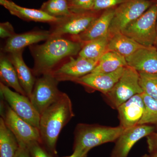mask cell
Listing matches in <instances>:
<instances>
[{"instance_id":"e575fe53","label":"cell","mask_w":157,"mask_h":157,"mask_svg":"<svg viewBox=\"0 0 157 157\" xmlns=\"http://www.w3.org/2000/svg\"><path fill=\"white\" fill-rule=\"evenodd\" d=\"M151 157H157V153L153 154H149Z\"/></svg>"},{"instance_id":"484cf974","label":"cell","mask_w":157,"mask_h":157,"mask_svg":"<svg viewBox=\"0 0 157 157\" xmlns=\"http://www.w3.org/2000/svg\"><path fill=\"white\" fill-rule=\"evenodd\" d=\"M145 109L143 116L138 125L157 124V100L142 93Z\"/></svg>"},{"instance_id":"277c9868","label":"cell","mask_w":157,"mask_h":157,"mask_svg":"<svg viewBox=\"0 0 157 157\" xmlns=\"http://www.w3.org/2000/svg\"><path fill=\"white\" fill-rule=\"evenodd\" d=\"M157 3H154L121 33L143 46H154L157 40Z\"/></svg>"},{"instance_id":"d6a6232c","label":"cell","mask_w":157,"mask_h":157,"mask_svg":"<svg viewBox=\"0 0 157 157\" xmlns=\"http://www.w3.org/2000/svg\"><path fill=\"white\" fill-rule=\"evenodd\" d=\"M14 157H31L27 147L19 146Z\"/></svg>"},{"instance_id":"3957f363","label":"cell","mask_w":157,"mask_h":157,"mask_svg":"<svg viewBox=\"0 0 157 157\" xmlns=\"http://www.w3.org/2000/svg\"><path fill=\"white\" fill-rule=\"evenodd\" d=\"M124 128L119 125L112 127L98 124L79 123L74 131L73 151H87L96 147L115 142Z\"/></svg>"},{"instance_id":"4fadbf2b","label":"cell","mask_w":157,"mask_h":157,"mask_svg":"<svg viewBox=\"0 0 157 157\" xmlns=\"http://www.w3.org/2000/svg\"><path fill=\"white\" fill-rule=\"evenodd\" d=\"M125 67L120 68L111 73H91L77 78L74 82L87 88L98 91L105 95L111 90L120 78Z\"/></svg>"},{"instance_id":"f35d334b","label":"cell","mask_w":157,"mask_h":157,"mask_svg":"<svg viewBox=\"0 0 157 157\" xmlns=\"http://www.w3.org/2000/svg\"><path fill=\"white\" fill-rule=\"evenodd\" d=\"M71 1V0H69V1Z\"/></svg>"},{"instance_id":"8fae6325","label":"cell","mask_w":157,"mask_h":157,"mask_svg":"<svg viewBox=\"0 0 157 157\" xmlns=\"http://www.w3.org/2000/svg\"><path fill=\"white\" fill-rule=\"evenodd\" d=\"M99 60L79 56L76 58L70 57L68 61L59 66L51 73L59 82H74L91 73L97 67Z\"/></svg>"},{"instance_id":"cb8c5ba5","label":"cell","mask_w":157,"mask_h":157,"mask_svg":"<svg viewBox=\"0 0 157 157\" xmlns=\"http://www.w3.org/2000/svg\"><path fill=\"white\" fill-rule=\"evenodd\" d=\"M19 145L16 137L0 118V157H14Z\"/></svg>"},{"instance_id":"5bb4252c","label":"cell","mask_w":157,"mask_h":157,"mask_svg":"<svg viewBox=\"0 0 157 157\" xmlns=\"http://www.w3.org/2000/svg\"><path fill=\"white\" fill-rule=\"evenodd\" d=\"M141 94L133 96L117 109L120 125L124 129L138 125L143 116L145 105Z\"/></svg>"},{"instance_id":"7c38bea8","label":"cell","mask_w":157,"mask_h":157,"mask_svg":"<svg viewBox=\"0 0 157 157\" xmlns=\"http://www.w3.org/2000/svg\"><path fill=\"white\" fill-rule=\"evenodd\" d=\"M155 129L154 127L146 124L124 129L115 141L109 157H128L135 144L154 132Z\"/></svg>"},{"instance_id":"4dcf8cb0","label":"cell","mask_w":157,"mask_h":157,"mask_svg":"<svg viewBox=\"0 0 157 157\" xmlns=\"http://www.w3.org/2000/svg\"><path fill=\"white\" fill-rule=\"evenodd\" d=\"M16 34L13 26L8 21L1 23L0 24V37L2 39L11 38Z\"/></svg>"},{"instance_id":"ac0fdd59","label":"cell","mask_w":157,"mask_h":157,"mask_svg":"<svg viewBox=\"0 0 157 157\" xmlns=\"http://www.w3.org/2000/svg\"><path fill=\"white\" fill-rule=\"evenodd\" d=\"M50 36L51 32L48 31H33L22 34H15L7 39L3 51L10 53L23 50L27 46L35 45L41 41H46Z\"/></svg>"},{"instance_id":"2e32d148","label":"cell","mask_w":157,"mask_h":157,"mask_svg":"<svg viewBox=\"0 0 157 157\" xmlns=\"http://www.w3.org/2000/svg\"><path fill=\"white\" fill-rule=\"evenodd\" d=\"M115 8L106 9L101 12L83 33L72 36V39L84 43L106 36L113 17Z\"/></svg>"},{"instance_id":"6da1fadb","label":"cell","mask_w":157,"mask_h":157,"mask_svg":"<svg viewBox=\"0 0 157 157\" xmlns=\"http://www.w3.org/2000/svg\"><path fill=\"white\" fill-rule=\"evenodd\" d=\"M83 43L64 37H51L41 45L30 46L33 57V71L40 76L53 72L59 63L67 58L78 54Z\"/></svg>"},{"instance_id":"ba28073f","label":"cell","mask_w":157,"mask_h":157,"mask_svg":"<svg viewBox=\"0 0 157 157\" xmlns=\"http://www.w3.org/2000/svg\"><path fill=\"white\" fill-rule=\"evenodd\" d=\"M149 0H129L116 7L108 30L111 38L138 18L153 4Z\"/></svg>"},{"instance_id":"d4e9b609","label":"cell","mask_w":157,"mask_h":157,"mask_svg":"<svg viewBox=\"0 0 157 157\" xmlns=\"http://www.w3.org/2000/svg\"><path fill=\"white\" fill-rule=\"evenodd\" d=\"M69 2V0H47L42 4L40 9L53 17H66L72 13Z\"/></svg>"},{"instance_id":"7402d4cb","label":"cell","mask_w":157,"mask_h":157,"mask_svg":"<svg viewBox=\"0 0 157 157\" xmlns=\"http://www.w3.org/2000/svg\"><path fill=\"white\" fill-rule=\"evenodd\" d=\"M128 66L125 57L114 51H107L101 57L91 73H109Z\"/></svg>"},{"instance_id":"52a82bcc","label":"cell","mask_w":157,"mask_h":157,"mask_svg":"<svg viewBox=\"0 0 157 157\" xmlns=\"http://www.w3.org/2000/svg\"><path fill=\"white\" fill-rule=\"evenodd\" d=\"M1 114L6 126L17 139L19 146L27 147L31 142L36 141L41 143L39 129L17 116L3 99L1 102Z\"/></svg>"},{"instance_id":"4316f807","label":"cell","mask_w":157,"mask_h":157,"mask_svg":"<svg viewBox=\"0 0 157 157\" xmlns=\"http://www.w3.org/2000/svg\"><path fill=\"white\" fill-rule=\"evenodd\" d=\"M139 73V84L143 93L157 100V74Z\"/></svg>"},{"instance_id":"8d00e7d4","label":"cell","mask_w":157,"mask_h":157,"mask_svg":"<svg viewBox=\"0 0 157 157\" xmlns=\"http://www.w3.org/2000/svg\"><path fill=\"white\" fill-rule=\"evenodd\" d=\"M155 45H156V48L157 49V40L156 41V43H155Z\"/></svg>"},{"instance_id":"1f68e13d","label":"cell","mask_w":157,"mask_h":157,"mask_svg":"<svg viewBox=\"0 0 157 157\" xmlns=\"http://www.w3.org/2000/svg\"><path fill=\"white\" fill-rule=\"evenodd\" d=\"M147 148L150 154L157 153V133L153 132L147 137Z\"/></svg>"},{"instance_id":"74e56055","label":"cell","mask_w":157,"mask_h":157,"mask_svg":"<svg viewBox=\"0 0 157 157\" xmlns=\"http://www.w3.org/2000/svg\"></svg>"},{"instance_id":"836d02e7","label":"cell","mask_w":157,"mask_h":157,"mask_svg":"<svg viewBox=\"0 0 157 157\" xmlns=\"http://www.w3.org/2000/svg\"><path fill=\"white\" fill-rule=\"evenodd\" d=\"M88 152L87 151H73L71 155L63 157H86Z\"/></svg>"},{"instance_id":"e0dca14e","label":"cell","mask_w":157,"mask_h":157,"mask_svg":"<svg viewBox=\"0 0 157 157\" xmlns=\"http://www.w3.org/2000/svg\"><path fill=\"white\" fill-rule=\"evenodd\" d=\"M0 5L8 10L10 14L26 21L54 24L61 17L50 16L41 9H29L18 6L11 0H0Z\"/></svg>"},{"instance_id":"30bf717a","label":"cell","mask_w":157,"mask_h":157,"mask_svg":"<svg viewBox=\"0 0 157 157\" xmlns=\"http://www.w3.org/2000/svg\"><path fill=\"white\" fill-rule=\"evenodd\" d=\"M0 92L3 100L17 116L39 129L40 115L27 97L10 89L0 83Z\"/></svg>"},{"instance_id":"d590c367","label":"cell","mask_w":157,"mask_h":157,"mask_svg":"<svg viewBox=\"0 0 157 157\" xmlns=\"http://www.w3.org/2000/svg\"><path fill=\"white\" fill-rule=\"evenodd\" d=\"M140 157H151L150 155L148 154H144L141 156Z\"/></svg>"},{"instance_id":"9c48e42d","label":"cell","mask_w":157,"mask_h":157,"mask_svg":"<svg viewBox=\"0 0 157 157\" xmlns=\"http://www.w3.org/2000/svg\"><path fill=\"white\" fill-rule=\"evenodd\" d=\"M101 11H88L72 13L66 17H61L59 21L54 24L51 31V37H63L65 35L77 36L83 33L92 23L98 18Z\"/></svg>"},{"instance_id":"f546056e","label":"cell","mask_w":157,"mask_h":157,"mask_svg":"<svg viewBox=\"0 0 157 157\" xmlns=\"http://www.w3.org/2000/svg\"><path fill=\"white\" fill-rule=\"evenodd\" d=\"M31 157H53L39 141H33L28 145Z\"/></svg>"},{"instance_id":"f1b7e54d","label":"cell","mask_w":157,"mask_h":157,"mask_svg":"<svg viewBox=\"0 0 157 157\" xmlns=\"http://www.w3.org/2000/svg\"><path fill=\"white\" fill-rule=\"evenodd\" d=\"M128 1L129 0H95L92 11H101L116 8Z\"/></svg>"},{"instance_id":"44dd1931","label":"cell","mask_w":157,"mask_h":157,"mask_svg":"<svg viewBox=\"0 0 157 157\" xmlns=\"http://www.w3.org/2000/svg\"><path fill=\"white\" fill-rule=\"evenodd\" d=\"M0 78L1 82L3 84L12 88L14 91L27 96L20 83L14 66L8 57L3 54L0 58Z\"/></svg>"},{"instance_id":"83f0119b","label":"cell","mask_w":157,"mask_h":157,"mask_svg":"<svg viewBox=\"0 0 157 157\" xmlns=\"http://www.w3.org/2000/svg\"><path fill=\"white\" fill-rule=\"evenodd\" d=\"M95 0H71L69 1V8L71 13L93 11Z\"/></svg>"},{"instance_id":"8992f818","label":"cell","mask_w":157,"mask_h":157,"mask_svg":"<svg viewBox=\"0 0 157 157\" xmlns=\"http://www.w3.org/2000/svg\"><path fill=\"white\" fill-rule=\"evenodd\" d=\"M59 82L51 73L43 74L36 79L29 99L40 115L63 94L58 89Z\"/></svg>"},{"instance_id":"5b68a950","label":"cell","mask_w":157,"mask_h":157,"mask_svg":"<svg viewBox=\"0 0 157 157\" xmlns=\"http://www.w3.org/2000/svg\"><path fill=\"white\" fill-rule=\"evenodd\" d=\"M139 73L129 66L111 90L105 95L108 103L113 109L128 101L133 96L143 93L139 84Z\"/></svg>"},{"instance_id":"ffe728a7","label":"cell","mask_w":157,"mask_h":157,"mask_svg":"<svg viewBox=\"0 0 157 157\" xmlns=\"http://www.w3.org/2000/svg\"><path fill=\"white\" fill-rule=\"evenodd\" d=\"M144 47L120 32L115 34L109 39L107 52H115L126 58Z\"/></svg>"},{"instance_id":"d6986e66","label":"cell","mask_w":157,"mask_h":157,"mask_svg":"<svg viewBox=\"0 0 157 157\" xmlns=\"http://www.w3.org/2000/svg\"><path fill=\"white\" fill-rule=\"evenodd\" d=\"M24 49L9 53L8 57L14 66L21 86L26 94L30 98L36 78L33 70L26 64L23 58Z\"/></svg>"},{"instance_id":"9a60e30c","label":"cell","mask_w":157,"mask_h":157,"mask_svg":"<svg viewBox=\"0 0 157 157\" xmlns=\"http://www.w3.org/2000/svg\"><path fill=\"white\" fill-rule=\"evenodd\" d=\"M125 59L128 66L138 73L157 74V49L154 46H144Z\"/></svg>"},{"instance_id":"7a4b0ae2","label":"cell","mask_w":157,"mask_h":157,"mask_svg":"<svg viewBox=\"0 0 157 157\" xmlns=\"http://www.w3.org/2000/svg\"><path fill=\"white\" fill-rule=\"evenodd\" d=\"M74 116L72 101L65 93L40 115L39 130L41 143L52 156L57 153V141L62 129Z\"/></svg>"},{"instance_id":"603a6c76","label":"cell","mask_w":157,"mask_h":157,"mask_svg":"<svg viewBox=\"0 0 157 157\" xmlns=\"http://www.w3.org/2000/svg\"><path fill=\"white\" fill-rule=\"evenodd\" d=\"M109 39L110 38L107 35L86 42L78 53V56L90 59H100L107 52Z\"/></svg>"}]
</instances>
